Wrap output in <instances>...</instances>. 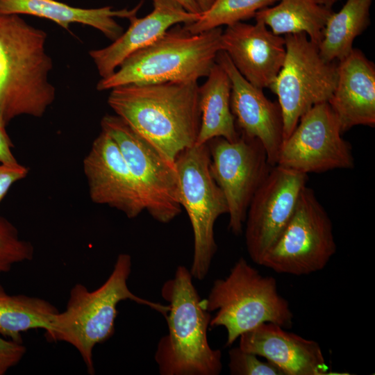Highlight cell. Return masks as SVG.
I'll list each match as a JSON object with an SVG mask.
<instances>
[{
    "instance_id": "1",
    "label": "cell",
    "mask_w": 375,
    "mask_h": 375,
    "mask_svg": "<svg viewBox=\"0 0 375 375\" xmlns=\"http://www.w3.org/2000/svg\"><path fill=\"white\" fill-rule=\"evenodd\" d=\"M197 81L128 84L110 90L108 103L169 158L196 144L200 126Z\"/></svg>"
},
{
    "instance_id": "2",
    "label": "cell",
    "mask_w": 375,
    "mask_h": 375,
    "mask_svg": "<svg viewBox=\"0 0 375 375\" xmlns=\"http://www.w3.org/2000/svg\"><path fill=\"white\" fill-rule=\"evenodd\" d=\"M47 38L18 15L0 14V123L5 126L18 116L42 117L55 100Z\"/></svg>"
},
{
    "instance_id": "3",
    "label": "cell",
    "mask_w": 375,
    "mask_h": 375,
    "mask_svg": "<svg viewBox=\"0 0 375 375\" xmlns=\"http://www.w3.org/2000/svg\"><path fill=\"white\" fill-rule=\"evenodd\" d=\"M184 265L166 281L161 296L168 303L167 334L158 341L154 360L161 375H218L222 352L210 347L207 337L211 315Z\"/></svg>"
},
{
    "instance_id": "4",
    "label": "cell",
    "mask_w": 375,
    "mask_h": 375,
    "mask_svg": "<svg viewBox=\"0 0 375 375\" xmlns=\"http://www.w3.org/2000/svg\"><path fill=\"white\" fill-rule=\"evenodd\" d=\"M132 260L128 253L118 255L113 269L98 288L89 291L81 284L70 290L64 312H58L49 331L48 340L62 341L74 347L82 357L90 374H94L93 349L96 344L110 339L115 333L117 305L130 300L146 306L166 317L168 305L149 301L133 293L128 286Z\"/></svg>"
},
{
    "instance_id": "5",
    "label": "cell",
    "mask_w": 375,
    "mask_h": 375,
    "mask_svg": "<svg viewBox=\"0 0 375 375\" xmlns=\"http://www.w3.org/2000/svg\"><path fill=\"white\" fill-rule=\"evenodd\" d=\"M221 27L193 34L181 24L151 44L128 56L110 76L101 78L99 91L128 84L197 81L206 77L221 51Z\"/></svg>"
},
{
    "instance_id": "6",
    "label": "cell",
    "mask_w": 375,
    "mask_h": 375,
    "mask_svg": "<svg viewBox=\"0 0 375 375\" xmlns=\"http://www.w3.org/2000/svg\"><path fill=\"white\" fill-rule=\"evenodd\" d=\"M203 300L208 312H216L210 326L226 329V346L263 323L284 328L292 324L293 313L288 301L279 293L276 279L261 274L242 257L226 277L214 281Z\"/></svg>"
},
{
    "instance_id": "7",
    "label": "cell",
    "mask_w": 375,
    "mask_h": 375,
    "mask_svg": "<svg viewBox=\"0 0 375 375\" xmlns=\"http://www.w3.org/2000/svg\"><path fill=\"white\" fill-rule=\"evenodd\" d=\"M210 162L206 144L185 149L175 160L181 206L188 213L193 231L190 271L197 280L206 277L217 250L215 222L228 211L225 197L211 175Z\"/></svg>"
},
{
    "instance_id": "8",
    "label": "cell",
    "mask_w": 375,
    "mask_h": 375,
    "mask_svg": "<svg viewBox=\"0 0 375 375\" xmlns=\"http://www.w3.org/2000/svg\"><path fill=\"white\" fill-rule=\"evenodd\" d=\"M101 131L117 144L139 188L144 209L167 224L181 212L175 161L169 158L117 115H106Z\"/></svg>"
},
{
    "instance_id": "9",
    "label": "cell",
    "mask_w": 375,
    "mask_h": 375,
    "mask_svg": "<svg viewBox=\"0 0 375 375\" xmlns=\"http://www.w3.org/2000/svg\"><path fill=\"white\" fill-rule=\"evenodd\" d=\"M284 38L285 60L269 89L278 97L285 140L305 112L328 102L336 85L337 62L325 60L318 45L304 33L287 34Z\"/></svg>"
},
{
    "instance_id": "10",
    "label": "cell",
    "mask_w": 375,
    "mask_h": 375,
    "mask_svg": "<svg viewBox=\"0 0 375 375\" xmlns=\"http://www.w3.org/2000/svg\"><path fill=\"white\" fill-rule=\"evenodd\" d=\"M336 249L331 219L306 185L291 219L260 265L278 274L308 275L323 269Z\"/></svg>"
},
{
    "instance_id": "11",
    "label": "cell",
    "mask_w": 375,
    "mask_h": 375,
    "mask_svg": "<svg viewBox=\"0 0 375 375\" xmlns=\"http://www.w3.org/2000/svg\"><path fill=\"white\" fill-rule=\"evenodd\" d=\"M206 144L211 175L228 205V229L238 235L242 232L250 202L272 166L261 142L240 133L233 142L219 137Z\"/></svg>"
},
{
    "instance_id": "12",
    "label": "cell",
    "mask_w": 375,
    "mask_h": 375,
    "mask_svg": "<svg viewBox=\"0 0 375 375\" xmlns=\"http://www.w3.org/2000/svg\"><path fill=\"white\" fill-rule=\"evenodd\" d=\"M342 135L328 103L316 104L301 116L284 140L276 165L306 174L352 169V149Z\"/></svg>"
},
{
    "instance_id": "13",
    "label": "cell",
    "mask_w": 375,
    "mask_h": 375,
    "mask_svg": "<svg viewBox=\"0 0 375 375\" xmlns=\"http://www.w3.org/2000/svg\"><path fill=\"white\" fill-rule=\"evenodd\" d=\"M308 174L279 165L272 167L254 194L245 219V244L259 265L291 219Z\"/></svg>"
},
{
    "instance_id": "14",
    "label": "cell",
    "mask_w": 375,
    "mask_h": 375,
    "mask_svg": "<svg viewBox=\"0 0 375 375\" xmlns=\"http://www.w3.org/2000/svg\"><path fill=\"white\" fill-rule=\"evenodd\" d=\"M83 172L94 203L115 208L129 219L145 210L138 184L119 148L103 131L83 160Z\"/></svg>"
},
{
    "instance_id": "15",
    "label": "cell",
    "mask_w": 375,
    "mask_h": 375,
    "mask_svg": "<svg viewBox=\"0 0 375 375\" xmlns=\"http://www.w3.org/2000/svg\"><path fill=\"white\" fill-rule=\"evenodd\" d=\"M215 62L230 78V106L239 133L258 139L265 149L269 163L275 166L284 141L283 121L278 103L269 100L262 89L247 81L224 51L217 53Z\"/></svg>"
},
{
    "instance_id": "16",
    "label": "cell",
    "mask_w": 375,
    "mask_h": 375,
    "mask_svg": "<svg viewBox=\"0 0 375 375\" xmlns=\"http://www.w3.org/2000/svg\"><path fill=\"white\" fill-rule=\"evenodd\" d=\"M224 51L241 75L253 85L270 88L285 60L284 36L274 34L264 22H240L226 26L221 36Z\"/></svg>"
},
{
    "instance_id": "17",
    "label": "cell",
    "mask_w": 375,
    "mask_h": 375,
    "mask_svg": "<svg viewBox=\"0 0 375 375\" xmlns=\"http://www.w3.org/2000/svg\"><path fill=\"white\" fill-rule=\"evenodd\" d=\"M239 347L276 365L284 375H328L320 345L273 323H263L239 337Z\"/></svg>"
},
{
    "instance_id": "18",
    "label": "cell",
    "mask_w": 375,
    "mask_h": 375,
    "mask_svg": "<svg viewBox=\"0 0 375 375\" xmlns=\"http://www.w3.org/2000/svg\"><path fill=\"white\" fill-rule=\"evenodd\" d=\"M153 9L144 17H132L126 31L106 47L91 50L89 54L101 78L114 73L133 53L151 44L169 28L197 21L200 14L186 10L176 0H152Z\"/></svg>"
},
{
    "instance_id": "19",
    "label": "cell",
    "mask_w": 375,
    "mask_h": 375,
    "mask_svg": "<svg viewBox=\"0 0 375 375\" xmlns=\"http://www.w3.org/2000/svg\"><path fill=\"white\" fill-rule=\"evenodd\" d=\"M328 103L342 133L375 126V66L359 49L337 62V82Z\"/></svg>"
},
{
    "instance_id": "20",
    "label": "cell",
    "mask_w": 375,
    "mask_h": 375,
    "mask_svg": "<svg viewBox=\"0 0 375 375\" xmlns=\"http://www.w3.org/2000/svg\"><path fill=\"white\" fill-rule=\"evenodd\" d=\"M140 1L131 9H114L112 6L83 8L56 0H0V14L28 15L51 20L66 31L74 23L92 27L112 42L124 32L116 18L129 19L137 15Z\"/></svg>"
},
{
    "instance_id": "21",
    "label": "cell",
    "mask_w": 375,
    "mask_h": 375,
    "mask_svg": "<svg viewBox=\"0 0 375 375\" xmlns=\"http://www.w3.org/2000/svg\"><path fill=\"white\" fill-rule=\"evenodd\" d=\"M199 88L200 126L195 145L215 138L233 142L240 136L230 106L231 84L225 70L215 62Z\"/></svg>"
},
{
    "instance_id": "22",
    "label": "cell",
    "mask_w": 375,
    "mask_h": 375,
    "mask_svg": "<svg viewBox=\"0 0 375 375\" xmlns=\"http://www.w3.org/2000/svg\"><path fill=\"white\" fill-rule=\"evenodd\" d=\"M272 7L258 11L260 19L276 35L304 33L316 44L322 38L325 24L333 12L315 0H279Z\"/></svg>"
},
{
    "instance_id": "23",
    "label": "cell",
    "mask_w": 375,
    "mask_h": 375,
    "mask_svg": "<svg viewBox=\"0 0 375 375\" xmlns=\"http://www.w3.org/2000/svg\"><path fill=\"white\" fill-rule=\"evenodd\" d=\"M372 1L347 0L338 12L331 14L318 45L325 60L338 62L350 53L355 39L369 25Z\"/></svg>"
},
{
    "instance_id": "24",
    "label": "cell",
    "mask_w": 375,
    "mask_h": 375,
    "mask_svg": "<svg viewBox=\"0 0 375 375\" xmlns=\"http://www.w3.org/2000/svg\"><path fill=\"white\" fill-rule=\"evenodd\" d=\"M59 311L49 301L24 294L10 295L0 285V335L22 343L21 333L30 329L49 331Z\"/></svg>"
},
{
    "instance_id": "25",
    "label": "cell",
    "mask_w": 375,
    "mask_h": 375,
    "mask_svg": "<svg viewBox=\"0 0 375 375\" xmlns=\"http://www.w3.org/2000/svg\"><path fill=\"white\" fill-rule=\"evenodd\" d=\"M279 0H215L199 19L183 27L193 34L229 26L254 17L256 12Z\"/></svg>"
},
{
    "instance_id": "26",
    "label": "cell",
    "mask_w": 375,
    "mask_h": 375,
    "mask_svg": "<svg viewBox=\"0 0 375 375\" xmlns=\"http://www.w3.org/2000/svg\"><path fill=\"white\" fill-rule=\"evenodd\" d=\"M33 256L32 244L19 239L15 227L0 217V273L8 272L15 263L31 260Z\"/></svg>"
},
{
    "instance_id": "27",
    "label": "cell",
    "mask_w": 375,
    "mask_h": 375,
    "mask_svg": "<svg viewBox=\"0 0 375 375\" xmlns=\"http://www.w3.org/2000/svg\"><path fill=\"white\" fill-rule=\"evenodd\" d=\"M258 356L239 347L228 351V369L232 375H284L274 363L262 361Z\"/></svg>"
},
{
    "instance_id": "28",
    "label": "cell",
    "mask_w": 375,
    "mask_h": 375,
    "mask_svg": "<svg viewBox=\"0 0 375 375\" xmlns=\"http://www.w3.org/2000/svg\"><path fill=\"white\" fill-rule=\"evenodd\" d=\"M28 169L19 162L13 165L0 164V202L12 184L24 178Z\"/></svg>"
},
{
    "instance_id": "29",
    "label": "cell",
    "mask_w": 375,
    "mask_h": 375,
    "mask_svg": "<svg viewBox=\"0 0 375 375\" xmlns=\"http://www.w3.org/2000/svg\"><path fill=\"white\" fill-rule=\"evenodd\" d=\"M26 353L22 343L8 340L0 337V366L8 369L16 365Z\"/></svg>"
},
{
    "instance_id": "30",
    "label": "cell",
    "mask_w": 375,
    "mask_h": 375,
    "mask_svg": "<svg viewBox=\"0 0 375 375\" xmlns=\"http://www.w3.org/2000/svg\"><path fill=\"white\" fill-rule=\"evenodd\" d=\"M5 126L0 123V163L13 165L18 163L15 158L11 148L13 147L8 135Z\"/></svg>"
},
{
    "instance_id": "31",
    "label": "cell",
    "mask_w": 375,
    "mask_h": 375,
    "mask_svg": "<svg viewBox=\"0 0 375 375\" xmlns=\"http://www.w3.org/2000/svg\"><path fill=\"white\" fill-rule=\"evenodd\" d=\"M186 10L196 14H200L201 10L195 0H176Z\"/></svg>"
},
{
    "instance_id": "32",
    "label": "cell",
    "mask_w": 375,
    "mask_h": 375,
    "mask_svg": "<svg viewBox=\"0 0 375 375\" xmlns=\"http://www.w3.org/2000/svg\"><path fill=\"white\" fill-rule=\"evenodd\" d=\"M199 6L201 12H203L209 8L215 0H195Z\"/></svg>"
},
{
    "instance_id": "33",
    "label": "cell",
    "mask_w": 375,
    "mask_h": 375,
    "mask_svg": "<svg viewBox=\"0 0 375 375\" xmlns=\"http://www.w3.org/2000/svg\"><path fill=\"white\" fill-rule=\"evenodd\" d=\"M317 3L326 8H331L338 0H315Z\"/></svg>"
},
{
    "instance_id": "34",
    "label": "cell",
    "mask_w": 375,
    "mask_h": 375,
    "mask_svg": "<svg viewBox=\"0 0 375 375\" xmlns=\"http://www.w3.org/2000/svg\"><path fill=\"white\" fill-rule=\"evenodd\" d=\"M7 372V369L0 366V375L4 374Z\"/></svg>"
}]
</instances>
